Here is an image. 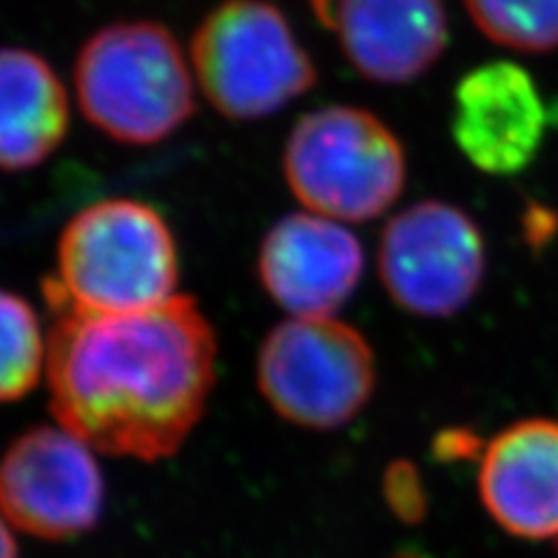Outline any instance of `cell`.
<instances>
[{"label":"cell","mask_w":558,"mask_h":558,"mask_svg":"<svg viewBox=\"0 0 558 558\" xmlns=\"http://www.w3.org/2000/svg\"><path fill=\"white\" fill-rule=\"evenodd\" d=\"M191 63L205 98L233 121L284 110L317 84L305 47L268 0H226L191 38Z\"/></svg>","instance_id":"cell-5"},{"label":"cell","mask_w":558,"mask_h":558,"mask_svg":"<svg viewBox=\"0 0 558 558\" xmlns=\"http://www.w3.org/2000/svg\"><path fill=\"white\" fill-rule=\"evenodd\" d=\"M68 124V92L51 65L28 49H0V170L43 166Z\"/></svg>","instance_id":"cell-13"},{"label":"cell","mask_w":558,"mask_h":558,"mask_svg":"<svg viewBox=\"0 0 558 558\" xmlns=\"http://www.w3.org/2000/svg\"><path fill=\"white\" fill-rule=\"evenodd\" d=\"M47 371V342L35 310L0 289V403L24 398Z\"/></svg>","instance_id":"cell-14"},{"label":"cell","mask_w":558,"mask_h":558,"mask_svg":"<svg viewBox=\"0 0 558 558\" xmlns=\"http://www.w3.org/2000/svg\"><path fill=\"white\" fill-rule=\"evenodd\" d=\"M75 92L86 121L121 145L161 143L196 112L184 51L159 22L96 31L77 54Z\"/></svg>","instance_id":"cell-3"},{"label":"cell","mask_w":558,"mask_h":558,"mask_svg":"<svg viewBox=\"0 0 558 558\" xmlns=\"http://www.w3.org/2000/svg\"><path fill=\"white\" fill-rule=\"evenodd\" d=\"M282 166L291 194L312 215L349 223L387 213L408 178L396 133L352 105H328L295 121Z\"/></svg>","instance_id":"cell-4"},{"label":"cell","mask_w":558,"mask_h":558,"mask_svg":"<svg viewBox=\"0 0 558 558\" xmlns=\"http://www.w3.org/2000/svg\"><path fill=\"white\" fill-rule=\"evenodd\" d=\"M0 558H16V545H14V537L8 529V523L0 514Z\"/></svg>","instance_id":"cell-16"},{"label":"cell","mask_w":558,"mask_h":558,"mask_svg":"<svg viewBox=\"0 0 558 558\" xmlns=\"http://www.w3.org/2000/svg\"><path fill=\"white\" fill-rule=\"evenodd\" d=\"M377 266L398 307L426 319L453 317L484 282V238L457 205L422 201L387 223Z\"/></svg>","instance_id":"cell-7"},{"label":"cell","mask_w":558,"mask_h":558,"mask_svg":"<svg viewBox=\"0 0 558 558\" xmlns=\"http://www.w3.org/2000/svg\"><path fill=\"white\" fill-rule=\"evenodd\" d=\"M365 256L333 219L293 213L272 223L258 250V277L291 317H328L356 291Z\"/></svg>","instance_id":"cell-9"},{"label":"cell","mask_w":558,"mask_h":558,"mask_svg":"<svg viewBox=\"0 0 558 558\" xmlns=\"http://www.w3.org/2000/svg\"><path fill=\"white\" fill-rule=\"evenodd\" d=\"M258 387L287 422L317 430L340 428L373 396V349L344 322L293 317L275 326L260 347Z\"/></svg>","instance_id":"cell-6"},{"label":"cell","mask_w":558,"mask_h":558,"mask_svg":"<svg viewBox=\"0 0 558 558\" xmlns=\"http://www.w3.org/2000/svg\"><path fill=\"white\" fill-rule=\"evenodd\" d=\"M47 384L57 422L114 457L166 459L203 416L217 340L189 295L131 314L49 303Z\"/></svg>","instance_id":"cell-1"},{"label":"cell","mask_w":558,"mask_h":558,"mask_svg":"<svg viewBox=\"0 0 558 558\" xmlns=\"http://www.w3.org/2000/svg\"><path fill=\"white\" fill-rule=\"evenodd\" d=\"M488 40L526 54L558 49V0H463Z\"/></svg>","instance_id":"cell-15"},{"label":"cell","mask_w":558,"mask_h":558,"mask_svg":"<svg viewBox=\"0 0 558 558\" xmlns=\"http://www.w3.org/2000/svg\"><path fill=\"white\" fill-rule=\"evenodd\" d=\"M178 279V242L159 209L112 198L68 221L45 299L92 314H131L174 299Z\"/></svg>","instance_id":"cell-2"},{"label":"cell","mask_w":558,"mask_h":558,"mask_svg":"<svg viewBox=\"0 0 558 558\" xmlns=\"http://www.w3.org/2000/svg\"><path fill=\"white\" fill-rule=\"evenodd\" d=\"M105 486L89 445L63 426H40L16 438L0 461V514L43 539L94 529Z\"/></svg>","instance_id":"cell-8"},{"label":"cell","mask_w":558,"mask_h":558,"mask_svg":"<svg viewBox=\"0 0 558 558\" xmlns=\"http://www.w3.org/2000/svg\"><path fill=\"white\" fill-rule=\"evenodd\" d=\"M547 112L526 68L494 61L465 73L453 92L451 133L465 159L486 174L508 178L535 159Z\"/></svg>","instance_id":"cell-10"},{"label":"cell","mask_w":558,"mask_h":558,"mask_svg":"<svg viewBox=\"0 0 558 558\" xmlns=\"http://www.w3.org/2000/svg\"><path fill=\"white\" fill-rule=\"evenodd\" d=\"M486 514L519 539L558 537V422L523 418L486 445L477 473Z\"/></svg>","instance_id":"cell-12"},{"label":"cell","mask_w":558,"mask_h":558,"mask_svg":"<svg viewBox=\"0 0 558 558\" xmlns=\"http://www.w3.org/2000/svg\"><path fill=\"white\" fill-rule=\"evenodd\" d=\"M365 80L414 82L440 61L449 43L442 0H328L317 14Z\"/></svg>","instance_id":"cell-11"}]
</instances>
